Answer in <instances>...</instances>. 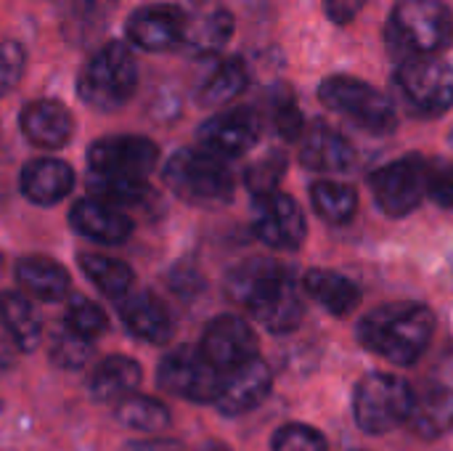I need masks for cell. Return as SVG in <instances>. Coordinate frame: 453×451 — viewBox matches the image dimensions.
Returning a JSON list of instances; mask_svg holds the SVG:
<instances>
[{"instance_id": "6da1fadb", "label": "cell", "mask_w": 453, "mask_h": 451, "mask_svg": "<svg viewBox=\"0 0 453 451\" xmlns=\"http://www.w3.org/2000/svg\"><path fill=\"white\" fill-rule=\"evenodd\" d=\"M226 292L273 335L295 332L305 314L300 284L292 268L268 258H255L236 266L228 274Z\"/></svg>"}, {"instance_id": "7a4b0ae2", "label": "cell", "mask_w": 453, "mask_h": 451, "mask_svg": "<svg viewBox=\"0 0 453 451\" xmlns=\"http://www.w3.org/2000/svg\"><path fill=\"white\" fill-rule=\"evenodd\" d=\"M433 335V308L411 300L377 306L358 322L361 346L395 367H414L427 354Z\"/></svg>"}, {"instance_id": "3957f363", "label": "cell", "mask_w": 453, "mask_h": 451, "mask_svg": "<svg viewBox=\"0 0 453 451\" xmlns=\"http://www.w3.org/2000/svg\"><path fill=\"white\" fill-rule=\"evenodd\" d=\"M165 186L194 207H223L234 199L236 181L226 159L204 149L175 152L162 170Z\"/></svg>"}, {"instance_id": "277c9868", "label": "cell", "mask_w": 453, "mask_h": 451, "mask_svg": "<svg viewBox=\"0 0 453 451\" xmlns=\"http://www.w3.org/2000/svg\"><path fill=\"white\" fill-rule=\"evenodd\" d=\"M453 43V13L441 0H401L388 21V45L403 61L438 56Z\"/></svg>"}, {"instance_id": "5b68a950", "label": "cell", "mask_w": 453, "mask_h": 451, "mask_svg": "<svg viewBox=\"0 0 453 451\" xmlns=\"http://www.w3.org/2000/svg\"><path fill=\"white\" fill-rule=\"evenodd\" d=\"M138 88V64L133 51L111 40L101 45L77 77L80 98L96 112H117Z\"/></svg>"}, {"instance_id": "8992f818", "label": "cell", "mask_w": 453, "mask_h": 451, "mask_svg": "<svg viewBox=\"0 0 453 451\" xmlns=\"http://www.w3.org/2000/svg\"><path fill=\"white\" fill-rule=\"evenodd\" d=\"M414 407V388L390 372H369L353 393L356 425L369 436H382L409 423Z\"/></svg>"}, {"instance_id": "52a82bcc", "label": "cell", "mask_w": 453, "mask_h": 451, "mask_svg": "<svg viewBox=\"0 0 453 451\" xmlns=\"http://www.w3.org/2000/svg\"><path fill=\"white\" fill-rule=\"evenodd\" d=\"M319 98L326 109L348 117L353 125L369 130V133H393L398 125L393 101L374 85L350 77V74H334L326 77L319 85Z\"/></svg>"}, {"instance_id": "ba28073f", "label": "cell", "mask_w": 453, "mask_h": 451, "mask_svg": "<svg viewBox=\"0 0 453 451\" xmlns=\"http://www.w3.org/2000/svg\"><path fill=\"white\" fill-rule=\"evenodd\" d=\"M427 181H430V162L425 157L411 154L377 167L369 175V189L374 194L377 207L385 215L406 218L427 197Z\"/></svg>"}, {"instance_id": "9c48e42d", "label": "cell", "mask_w": 453, "mask_h": 451, "mask_svg": "<svg viewBox=\"0 0 453 451\" xmlns=\"http://www.w3.org/2000/svg\"><path fill=\"white\" fill-rule=\"evenodd\" d=\"M395 82L422 114H446L453 106V66L441 56H409L398 64Z\"/></svg>"}, {"instance_id": "30bf717a", "label": "cell", "mask_w": 453, "mask_h": 451, "mask_svg": "<svg viewBox=\"0 0 453 451\" xmlns=\"http://www.w3.org/2000/svg\"><path fill=\"white\" fill-rule=\"evenodd\" d=\"M159 162V146L146 136H104L88 149L93 175L146 181Z\"/></svg>"}, {"instance_id": "8fae6325", "label": "cell", "mask_w": 453, "mask_h": 451, "mask_svg": "<svg viewBox=\"0 0 453 451\" xmlns=\"http://www.w3.org/2000/svg\"><path fill=\"white\" fill-rule=\"evenodd\" d=\"M157 383L170 396L194 404H215L223 375L199 354V348H178L162 359L157 369Z\"/></svg>"}, {"instance_id": "7c38bea8", "label": "cell", "mask_w": 453, "mask_h": 451, "mask_svg": "<svg viewBox=\"0 0 453 451\" xmlns=\"http://www.w3.org/2000/svg\"><path fill=\"white\" fill-rule=\"evenodd\" d=\"M180 51L191 56L220 53L234 35V13L220 0H180Z\"/></svg>"}, {"instance_id": "4fadbf2b", "label": "cell", "mask_w": 453, "mask_h": 451, "mask_svg": "<svg viewBox=\"0 0 453 451\" xmlns=\"http://www.w3.org/2000/svg\"><path fill=\"white\" fill-rule=\"evenodd\" d=\"M263 136V117L252 106H231L210 120H204L196 130L199 149L220 157V159H234L247 154L250 149L257 146Z\"/></svg>"}, {"instance_id": "5bb4252c", "label": "cell", "mask_w": 453, "mask_h": 451, "mask_svg": "<svg viewBox=\"0 0 453 451\" xmlns=\"http://www.w3.org/2000/svg\"><path fill=\"white\" fill-rule=\"evenodd\" d=\"M199 354L220 372L228 375L234 369H239L242 364L257 359V335L255 330L234 314H223L215 316L202 335L199 343Z\"/></svg>"}, {"instance_id": "9a60e30c", "label": "cell", "mask_w": 453, "mask_h": 451, "mask_svg": "<svg viewBox=\"0 0 453 451\" xmlns=\"http://www.w3.org/2000/svg\"><path fill=\"white\" fill-rule=\"evenodd\" d=\"M252 229H255V237L265 247L279 250V253L300 250L305 242V234H308L303 207L297 205V199H292L284 191L257 199Z\"/></svg>"}, {"instance_id": "2e32d148", "label": "cell", "mask_w": 453, "mask_h": 451, "mask_svg": "<svg viewBox=\"0 0 453 451\" xmlns=\"http://www.w3.org/2000/svg\"><path fill=\"white\" fill-rule=\"evenodd\" d=\"M273 388V372L271 367L257 356L239 369L223 375L220 393L215 399V407L226 417H239L252 409H257Z\"/></svg>"}, {"instance_id": "e0dca14e", "label": "cell", "mask_w": 453, "mask_h": 451, "mask_svg": "<svg viewBox=\"0 0 453 451\" xmlns=\"http://www.w3.org/2000/svg\"><path fill=\"white\" fill-rule=\"evenodd\" d=\"M125 35L141 51L162 53L180 48V13L178 3H146L138 5L127 21Z\"/></svg>"}, {"instance_id": "ac0fdd59", "label": "cell", "mask_w": 453, "mask_h": 451, "mask_svg": "<svg viewBox=\"0 0 453 451\" xmlns=\"http://www.w3.org/2000/svg\"><path fill=\"white\" fill-rule=\"evenodd\" d=\"M300 162L316 173H348L356 165V149L340 130L316 120L300 138Z\"/></svg>"}, {"instance_id": "d6986e66", "label": "cell", "mask_w": 453, "mask_h": 451, "mask_svg": "<svg viewBox=\"0 0 453 451\" xmlns=\"http://www.w3.org/2000/svg\"><path fill=\"white\" fill-rule=\"evenodd\" d=\"M19 128L32 146L40 149H61L72 141L74 117L72 112L53 98L29 101L19 114Z\"/></svg>"}, {"instance_id": "ffe728a7", "label": "cell", "mask_w": 453, "mask_h": 451, "mask_svg": "<svg viewBox=\"0 0 453 451\" xmlns=\"http://www.w3.org/2000/svg\"><path fill=\"white\" fill-rule=\"evenodd\" d=\"M119 319L125 330L151 346H165L173 340V316L165 308V303L154 292H130L127 298L119 300Z\"/></svg>"}, {"instance_id": "44dd1931", "label": "cell", "mask_w": 453, "mask_h": 451, "mask_svg": "<svg viewBox=\"0 0 453 451\" xmlns=\"http://www.w3.org/2000/svg\"><path fill=\"white\" fill-rule=\"evenodd\" d=\"M72 229L96 245H122L133 234V221L125 210L104 205L98 199H80L69 213Z\"/></svg>"}, {"instance_id": "7402d4cb", "label": "cell", "mask_w": 453, "mask_h": 451, "mask_svg": "<svg viewBox=\"0 0 453 451\" xmlns=\"http://www.w3.org/2000/svg\"><path fill=\"white\" fill-rule=\"evenodd\" d=\"M19 189L32 205L50 207L74 189V170L56 157H37L21 167Z\"/></svg>"}, {"instance_id": "603a6c76", "label": "cell", "mask_w": 453, "mask_h": 451, "mask_svg": "<svg viewBox=\"0 0 453 451\" xmlns=\"http://www.w3.org/2000/svg\"><path fill=\"white\" fill-rule=\"evenodd\" d=\"M409 428L425 439L438 441L453 431V388L443 383H427L414 391V407L409 415Z\"/></svg>"}, {"instance_id": "cb8c5ba5", "label": "cell", "mask_w": 453, "mask_h": 451, "mask_svg": "<svg viewBox=\"0 0 453 451\" xmlns=\"http://www.w3.org/2000/svg\"><path fill=\"white\" fill-rule=\"evenodd\" d=\"M143 380L141 364L130 356H106L96 364L88 391L90 399L98 404H119L138 393V385Z\"/></svg>"}, {"instance_id": "d4e9b609", "label": "cell", "mask_w": 453, "mask_h": 451, "mask_svg": "<svg viewBox=\"0 0 453 451\" xmlns=\"http://www.w3.org/2000/svg\"><path fill=\"white\" fill-rule=\"evenodd\" d=\"M303 290L329 314L348 316L361 303V287L340 271L332 268H311L303 276Z\"/></svg>"}, {"instance_id": "484cf974", "label": "cell", "mask_w": 453, "mask_h": 451, "mask_svg": "<svg viewBox=\"0 0 453 451\" xmlns=\"http://www.w3.org/2000/svg\"><path fill=\"white\" fill-rule=\"evenodd\" d=\"M16 282L24 295L40 303H61L69 292V274L50 258H21L16 263Z\"/></svg>"}, {"instance_id": "4316f807", "label": "cell", "mask_w": 453, "mask_h": 451, "mask_svg": "<svg viewBox=\"0 0 453 451\" xmlns=\"http://www.w3.org/2000/svg\"><path fill=\"white\" fill-rule=\"evenodd\" d=\"M0 322L3 330L8 332L13 348L29 354L40 346L42 338V324L40 316L32 306V300L24 292H0Z\"/></svg>"}, {"instance_id": "83f0119b", "label": "cell", "mask_w": 453, "mask_h": 451, "mask_svg": "<svg viewBox=\"0 0 453 451\" xmlns=\"http://www.w3.org/2000/svg\"><path fill=\"white\" fill-rule=\"evenodd\" d=\"M80 268L82 274L93 282V287L98 292H104L111 300H122L133 292V268L122 260L114 258H104L96 253H85L80 255Z\"/></svg>"}, {"instance_id": "f1b7e54d", "label": "cell", "mask_w": 453, "mask_h": 451, "mask_svg": "<svg viewBox=\"0 0 453 451\" xmlns=\"http://www.w3.org/2000/svg\"><path fill=\"white\" fill-rule=\"evenodd\" d=\"M250 85V69L242 58H223L199 88L202 106H223L242 96Z\"/></svg>"}, {"instance_id": "f546056e", "label": "cell", "mask_w": 453, "mask_h": 451, "mask_svg": "<svg viewBox=\"0 0 453 451\" xmlns=\"http://www.w3.org/2000/svg\"><path fill=\"white\" fill-rule=\"evenodd\" d=\"M311 205L321 221H326L332 226H342V223L353 221V215L358 210V194L348 183L316 181L311 186Z\"/></svg>"}, {"instance_id": "4dcf8cb0", "label": "cell", "mask_w": 453, "mask_h": 451, "mask_svg": "<svg viewBox=\"0 0 453 451\" xmlns=\"http://www.w3.org/2000/svg\"><path fill=\"white\" fill-rule=\"evenodd\" d=\"M88 191H90V199H98L117 210L143 207L154 199V191L149 189L146 181L106 178V175H93V173H88Z\"/></svg>"}, {"instance_id": "1f68e13d", "label": "cell", "mask_w": 453, "mask_h": 451, "mask_svg": "<svg viewBox=\"0 0 453 451\" xmlns=\"http://www.w3.org/2000/svg\"><path fill=\"white\" fill-rule=\"evenodd\" d=\"M114 417H117V423H122L125 428L141 431V433H159V431H165V428L173 423L170 409H167L159 399L141 396V393H135V396L119 401L117 409H114Z\"/></svg>"}, {"instance_id": "d6a6232c", "label": "cell", "mask_w": 453, "mask_h": 451, "mask_svg": "<svg viewBox=\"0 0 453 451\" xmlns=\"http://www.w3.org/2000/svg\"><path fill=\"white\" fill-rule=\"evenodd\" d=\"M50 359L56 367L61 369H82L90 364L93 359V340H85L80 338L77 332H72L69 327H56L53 335H50Z\"/></svg>"}, {"instance_id": "836d02e7", "label": "cell", "mask_w": 453, "mask_h": 451, "mask_svg": "<svg viewBox=\"0 0 453 451\" xmlns=\"http://www.w3.org/2000/svg\"><path fill=\"white\" fill-rule=\"evenodd\" d=\"M64 327H69L72 332H77L85 340H96L98 335H104L109 330V322H106V314L98 303L77 295L66 303Z\"/></svg>"}, {"instance_id": "e575fe53", "label": "cell", "mask_w": 453, "mask_h": 451, "mask_svg": "<svg viewBox=\"0 0 453 451\" xmlns=\"http://www.w3.org/2000/svg\"><path fill=\"white\" fill-rule=\"evenodd\" d=\"M284 173H287V157L281 152H271L268 157H263L247 167L244 183L255 194V199H263V197H271L279 191V181Z\"/></svg>"}, {"instance_id": "d590c367", "label": "cell", "mask_w": 453, "mask_h": 451, "mask_svg": "<svg viewBox=\"0 0 453 451\" xmlns=\"http://www.w3.org/2000/svg\"><path fill=\"white\" fill-rule=\"evenodd\" d=\"M271 451H329V444L313 425L287 423L273 433Z\"/></svg>"}, {"instance_id": "8d00e7d4", "label": "cell", "mask_w": 453, "mask_h": 451, "mask_svg": "<svg viewBox=\"0 0 453 451\" xmlns=\"http://www.w3.org/2000/svg\"><path fill=\"white\" fill-rule=\"evenodd\" d=\"M271 120H273L276 133L284 141H300L305 133V117L300 112L297 101L287 90H281L271 98Z\"/></svg>"}, {"instance_id": "74e56055", "label": "cell", "mask_w": 453, "mask_h": 451, "mask_svg": "<svg viewBox=\"0 0 453 451\" xmlns=\"http://www.w3.org/2000/svg\"><path fill=\"white\" fill-rule=\"evenodd\" d=\"M27 51L16 40H0V98L8 96L24 77Z\"/></svg>"}, {"instance_id": "f35d334b", "label": "cell", "mask_w": 453, "mask_h": 451, "mask_svg": "<svg viewBox=\"0 0 453 451\" xmlns=\"http://www.w3.org/2000/svg\"><path fill=\"white\" fill-rule=\"evenodd\" d=\"M427 197H430L433 202H438L441 207L453 210V165H446V162H430Z\"/></svg>"}, {"instance_id": "ab89813d", "label": "cell", "mask_w": 453, "mask_h": 451, "mask_svg": "<svg viewBox=\"0 0 453 451\" xmlns=\"http://www.w3.org/2000/svg\"><path fill=\"white\" fill-rule=\"evenodd\" d=\"M321 3H324V13H326L329 21L348 24V21H353L361 13V8L369 0H321Z\"/></svg>"}, {"instance_id": "60d3db41", "label": "cell", "mask_w": 453, "mask_h": 451, "mask_svg": "<svg viewBox=\"0 0 453 451\" xmlns=\"http://www.w3.org/2000/svg\"><path fill=\"white\" fill-rule=\"evenodd\" d=\"M170 287H173V292H178V295H183V298H194V295L204 287V282H202V276H199L194 268L180 266V268L173 271Z\"/></svg>"}, {"instance_id": "b9f144b4", "label": "cell", "mask_w": 453, "mask_h": 451, "mask_svg": "<svg viewBox=\"0 0 453 451\" xmlns=\"http://www.w3.org/2000/svg\"><path fill=\"white\" fill-rule=\"evenodd\" d=\"M125 451H183V447L178 441H170V439H151V441L127 444Z\"/></svg>"}, {"instance_id": "7bdbcfd3", "label": "cell", "mask_w": 453, "mask_h": 451, "mask_svg": "<svg viewBox=\"0 0 453 451\" xmlns=\"http://www.w3.org/2000/svg\"><path fill=\"white\" fill-rule=\"evenodd\" d=\"M11 364H13V348L5 340H0V372L8 369Z\"/></svg>"}, {"instance_id": "ee69618b", "label": "cell", "mask_w": 453, "mask_h": 451, "mask_svg": "<svg viewBox=\"0 0 453 451\" xmlns=\"http://www.w3.org/2000/svg\"><path fill=\"white\" fill-rule=\"evenodd\" d=\"M199 451H231L228 447H223V444H207V447H202Z\"/></svg>"}, {"instance_id": "f6af8a7d", "label": "cell", "mask_w": 453, "mask_h": 451, "mask_svg": "<svg viewBox=\"0 0 453 451\" xmlns=\"http://www.w3.org/2000/svg\"><path fill=\"white\" fill-rule=\"evenodd\" d=\"M449 144H451V149H453V130H451V136H449Z\"/></svg>"}, {"instance_id": "bcb514c9", "label": "cell", "mask_w": 453, "mask_h": 451, "mask_svg": "<svg viewBox=\"0 0 453 451\" xmlns=\"http://www.w3.org/2000/svg\"><path fill=\"white\" fill-rule=\"evenodd\" d=\"M93 3H109V0H93Z\"/></svg>"}, {"instance_id": "7dc6e473", "label": "cell", "mask_w": 453, "mask_h": 451, "mask_svg": "<svg viewBox=\"0 0 453 451\" xmlns=\"http://www.w3.org/2000/svg\"><path fill=\"white\" fill-rule=\"evenodd\" d=\"M0 202H3V191H0Z\"/></svg>"}, {"instance_id": "c3c4849f", "label": "cell", "mask_w": 453, "mask_h": 451, "mask_svg": "<svg viewBox=\"0 0 453 451\" xmlns=\"http://www.w3.org/2000/svg\"><path fill=\"white\" fill-rule=\"evenodd\" d=\"M0 263H3V255H0Z\"/></svg>"}]
</instances>
